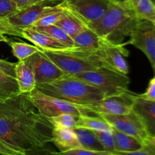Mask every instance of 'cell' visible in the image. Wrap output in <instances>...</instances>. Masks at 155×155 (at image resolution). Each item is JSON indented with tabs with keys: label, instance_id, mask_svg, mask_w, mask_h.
I'll return each mask as SVG.
<instances>
[{
	"label": "cell",
	"instance_id": "40",
	"mask_svg": "<svg viewBox=\"0 0 155 155\" xmlns=\"http://www.w3.org/2000/svg\"><path fill=\"white\" fill-rule=\"evenodd\" d=\"M107 1L117 7L124 9V10L133 12L130 0H107Z\"/></svg>",
	"mask_w": 155,
	"mask_h": 155
},
{
	"label": "cell",
	"instance_id": "24",
	"mask_svg": "<svg viewBox=\"0 0 155 155\" xmlns=\"http://www.w3.org/2000/svg\"><path fill=\"white\" fill-rule=\"evenodd\" d=\"M21 93L16 79L0 71V101L18 96Z\"/></svg>",
	"mask_w": 155,
	"mask_h": 155
},
{
	"label": "cell",
	"instance_id": "33",
	"mask_svg": "<svg viewBox=\"0 0 155 155\" xmlns=\"http://www.w3.org/2000/svg\"><path fill=\"white\" fill-rule=\"evenodd\" d=\"M51 155H113L107 151H94L83 148H74L66 151H51Z\"/></svg>",
	"mask_w": 155,
	"mask_h": 155
},
{
	"label": "cell",
	"instance_id": "10",
	"mask_svg": "<svg viewBox=\"0 0 155 155\" xmlns=\"http://www.w3.org/2000/svg\"><path fill=\"white\" fill-rule=\"evenodd\" d=\"M63 8L61 2H45L18 10L7 18L9 24L21 29L32 27L37 21L48 14Z\"/></svg>",
	"mask_w": 155,
	"mask_h": 155
},
{
	"label": "cell",
	"instance_id": "15",
	"mask_svg": "<svg viewBox=\"0 0 155 155\" xmlns=\"http://www.w3.org/2000/svg\"><path fill=\"white\" fill-rule=\"evenodd\" d=\"M35 110L27 93H21L18 96L0 101V120L13 118Z\"/></svg>",
	"mask_w": 155,
	"mask_h": 155
},
{
	"label": "cell",
	"instance_id": "22",
	"mask_svg": "<svg viewBox=\"0 0 155 155\" xmlns=\"http://www.w3.org/2000/svg\"><path fill=\"white\" fill-rule=\"evenodd\" d=\"M54 25L60 27L72 39L83 31L85 29L87 28V27L80 19L67 10L64 15Z\"/></svg>",
	"mask_w": 155,
	"mask_h": 155
},
{
	"label": "cell",
	"instance_id": "20",
	"mask_svg": "<svg viewBox=\"0 0 155 155\" xmlns=\"http://www.w3.org/2000/svg\"><path fill=\"white\" fill-rule=\"evenodd\" d=\"M114 138L115 150L118 152H132L144 147V144L136 138L122 133L116 129H112Z\"/></svg>",
	"mask_w": 155,
	"mask_h": 155
},
{
	"label": "cell",
	"instance_id": "43",
	"mask_svg": "<svg viewBox=\"0 0 155 155\" xmlns=\"http://www.w3.org/2000/svg\"><path fill=\"white\" fill-rule=\"evenodd\" d=\"M154 75H155V71H154Z\"/></svg>",
	"mask_w": 155,
	"mask_h": 155
},
{
	"label": "cell",
	"instance_id": "35",
	"mask_svg": "<svg viewBox=\"0 0 155 155\" xmlns=\"http://www.w3.org/2000/svg\"><path fill=\"white\" fill-rule=\"evenodd\" d=\"M15 68H16V63L8 61L6 60L0 59V71L5 73L7 75L15 78Z\"/></svg>",
	"mask_w": 155,
	"mask_h": 155
},
{
	"label": "cell",
	"instance_id": "17",
	"mask_svg": "<svg viewBox=\"0 0 155 155\" xmlns=\"http://www.w3.org/2000/svg\"><path fill=\"white\" fill-rule=\"evenodd\" d=\"M74 47L71 49L84 51H101L104 39L89 28L85 29L74 38Z\"/></svg>",
	"mask_w": 155,
	"mask_h": 155
},
{
	"label": "cell",
	"instance_id": "38",
	"mask_svg": "<svg viewBox=\"0 0 155 155\" xmlns=\"http://www.w3.org/2000/svg\"><path fill=\"white\" fill-rule=\"evenodd\" d=\"M142 98L145 99L151 100V101H155V76L153 77L149 82L147 90L145 91V93L140 95Z\"/></svg>",
	"mask_w": 155,
	"mask_h": 155
},
{
	"label": "cell",
	"instance_id": "11",
	"mask_svg": "<svg viewBox=\"0 0 155 155\" xmlns=\"http://www.w3.org/2000/svg\"><path fill=\"white\" fill-rule=\"evenodd\" d=\"M113 128L136 138L145 145L150 137L142 121L133 110L126 114L100 115Z\"/></svg>",
	"mask_w": 155,
	"mask_h": 155
},
{
	"label": "cell",
	"instance_id": "25",
	"mask_svg": "<svg viewBox=\"0 0 155 155\" xmlns=\"http://www.w3.org/2000/svg\"><path fill=\"white\" fill-rule=\"evenodd\" d=\"M76 127L89 129L94 131L112 130L113 127L99 116H79Z\"/></svg>",
	"mask_w": 155,
	"mask_h": 155
},
{
	"label": "cell",
	"instance_id": "2",
	"mask_svg": "<svg viewBox=\"0 0 155 155\" xmlns=\"http://www.w3.org/2000/svg\"><path fill=\"white\" fill-rule=\"evenodd\" d=\"M36 89L50 96L80 106L92 104L106 97L98 88L69 74L51 83L37 85Z\"/></svg>",
	"mask_w": 155,
	"mask_h": 155
},
{
	"label": "cell",
	"instance_id": "27",
	"mask_svg": "<svg viewBox=\"0 0 155 155\" xmlns=\"http://www.w3.org/2000/svg\"><path fill=\"white\" fill-rule=\"evenodd\" d=\"M13 54L18 61H24L33 55L36 52L41 51V48L36 45H30L25 42H9Z\"/></svg>",
	"mask_w": 155,
	"mask_h": 155
},
{
	"label": "cell",
	"instance_id": "13",
	"mask_svg": "<svg viewBox=\"0 0 155 155\" xmlns=\"http://www.w3.org/2000/svg\"><path fill=\"white\" fill-rule=\"evenodd\" d=\"M125 45L126 43L116 45L105 40L101 51L104 61L112 70L127 75L129 65L125 58L128 57L130 51L126 48Z\"/></svg>",
	"mask_w": 155,
	"mask_h": 155
},
{
	"label": "cell",
	"instance_id": "29",
	"mask_svg": "<svg viewBox=\"0 0 155 155\" xmlns=\"http://www.w3.org/2000/svg\"><path fill=\"white\" fill-rule=\"evenodd\" d=\"M99 140L100 143L104 147V150L107 152L114 154L116 153L115 150L114 138L112 130L106 131H94Z\"/></svg>",
	"mask_w": 155,
	"mask_h": 155
},
{
	"label": "cell",
	"instance_id": "30",
	"mask_svg": "<svg viewBox=\"0 0 155 155\" xmlns=\"http://www.w3.org/2000/svg\"><path fill=\"white\" fill-rule=\"evenodd\" d=\"M62 6H63V5H62ZM65 12H66V10H65L63 6V8L61 9V10L51 12V13H49L48 15H45L44 17H42L39 21H36L32 27H42V26H48L55 24L64 15Z\"/></svg>",
	"mask_w": 155,
	"mask_h": 155
},
{
	"label": "cell",
	"instance_id": "14",
	"mask_svg": "<svg viewBox=\"0 0 155 155\" xmlns=\"http://www.w3.org/2000/svg\"><path fill=\"white\" fill-rule=\"evenodd\" d=\"M133 110L142 121L149 137L155 138V101L145 99L137 94Z\"/></svg>",
	"mask_w": 155,
	"mask_h": 155
},
{
	"label": "cell",
	"instance_id": "21",
	"mask_svg": "<svg viewBox=\"0 0 155 155\" xmlns=\"http://www.w3.org/2000/svg\"><path fill=\"white\" fill-rule=\"evenodd\" d=\"M80 145L83 148L94 151H106L101 145L94 130L89 129L76 127L74 129Z\"/></svg>",
	"mask_w": 155,
	"mask_h": 155
},
{
	"label": "cell",
	"instance_id": "34",
	"mask_svg": "<svg viewBox=\"0 0 155 155\" xmlns=\"http://www.w3.org/2000/svg\"><path fill=\"white\" fill-rule=\"evenodd\" d=\"M18 10L12 0H0V18H7Z\"/></svg>",
	"mask_w": 155,
	"mask_h": 155
},
{
	"label": "cell",
	"instance_id": "31",
	"mask_svg": "<svg viewBox=\"0 0 155 155\" xmlns=\"http://www.w3.org/2000/svg\"><path fill=\"white\" fill-rule=\"evenodd\" d=\"M22 30L9 24L6 18H0V33L23 38Z\"/></svg>",
	"mask_w": 155,
	"mask_h": 155
},
{
	"label": "cell",
	"instance_id": "16",
	"mask_svg": "<svg viewBox=\"0 0 155 155\" xmlns=\"http://www.w3.org/2000/svg\"><path fill=\"white\" fill-rule=\"evenodd\" d=\"M23 38L33 42L36 46L42 50L48 51H61L71 49L61 42L50 37L48 35L37 31L33 27H27L22 30Z\"/></svg>",
	"mask_w": 155,
	"mask_h": 155
},
{
	"label": "cell",
	"instance_id": "42",
	"mask_svg": "<svg viewBox=\"0 0 155 155\" xmlns=\"http://www.w3.org/2000/svg\"><path fill=\"white\" fill-rule=\"evenodd\" d=\"M113 155H117V154H113Z\"/></svg>",
	"mask_w": 155,
	"mask_h": 155
},
{
	"label": "cell",
	"instance_id": "28",
	"mask_svg": "<svg viewBox=\"0 0 155 155\" xmlns=\"http://www.w3.org/2000/svg\"><path fill=\"white\" fill-rule=\"evenodd\" d=\"M78 117L79 116L71 114H62L48 120L54 127L74 130V128H76Z\"/></svg>",
	"mask_w": 155,
	"mask_h": 155
},
{
	"label": "cell",
	"instance_id": "23",
	"mask_svg": "<svg viewBox=\"0 0 155 155\" xmlns=\"http://www.w3.org/2000/svg\"><path fill=\"white\" fill-rule=\"evenodd\" d=\"M132 9L139 20L150 21L155 25V3L152 0H130Z\"/></svg>",
	"mask_w": 155,
	"mask_h": 155
},
{
	"label": "cell",
	"instance_id": "26",
	"mask_svg": "<svg viewBox=\"0 0 155 155\" xmlns=\"http://www.w3.org/2000/svg\"><path fill=\"white\" fill-rule=\"evenodd\" d=\"M34 28L37 31L41 32L42 33L48 35L50 37L53 38L55 40L61 42L64 45H67L69 48H73L74 47V39L68 36L63 30L58 27V26L54 25H48V26H42V27H30Z\"/></svg>",
	"mask_w": 155,
	"mask_h": 155
},
{
	"label": "cell",
	"instance_id": "32",
	"mask_svg": "<svg viewBox=\"0 0 155 155\" xmlns=\"http://www.w3.org/2000/svg\"><path fill=\"white\" fill-rule=\"evenodd\" d=\"M115 154L117 155H155V138H150L143 148L137 151L132 152H118Z\"/></svg>",
	"mask_w": 155,
	"mask_h": 155
},
{
	"label": "cell",
	"instance_id": "8",
	"mask_svg": "<svg viewBox=\"0 0 155 155\" xmlns=\"http://www.w3.org/2000/svg\"><path fill=\"white\" fill-rule=\"evenodd\" d=\"M137 94L130 90L119 95L105 97L92 104L82 106L92 116L126 114L133 110V103Z\"/></svg>",
	"mask_w": 155,
	"mask_h": 155
},
{
	"label": "cell",
	"instance_id": "18",
	"mask_svg": "<svg viewBox=\"0 0 155 155\" xmlns=\"http://www.w3.org/2000/svg\"><path fill=\"white\" fill-rule=\"evenodd\" d=\"M51 142L58 148L59 151L82 148L73 129L53 127Z\"/></svg>",
	"mask_w": 155,
	"mask_h": 155
},
{
	"label": "cell",
	"instance_id": "7",
	"mask_svg": "<svg viewBox=\"0 0 155 155\" xmlns=\"http://www.w3.org/2000/svg\"><path fill=\"white\" fill-rule=\"evenodd\" d=\"M61 3L87 27L99 21L110 5L107 0H63Z\"/></svg>",
	"mask_w": 155,
	"mask_h": 155
},
{
	"label": "cell",
	"instance_id": "37",
	"mask_svg": "<svg viewBox=\"0 0 155 155\" xmlns=\"http://www.w3.org/2000/svg\"><path fill=\"white\" fill-rule=\"evenodd\" d=\"M24 154L21 151L13 148L0 139V154L1 155H21Z\"/></svg>",
	"mask_w": 155,
	"mask_h": 155
},
{
	"label": "cell",
	"instance_id": "3",
	"mask_svg": "<svg viewBox=\"0 0 155 155\" xmlns=\"http://www.w3.org/2000/svg\"><path fill=\"white\" fill-rule=\"evenodd\" d=\"M139 19L132 11H127L110 3L104 16L88 28L95 31L104 40L112 44H122Z\"/></svg>",
	"mask_w": 155,
	"mask_h": 155
},
{
	"label": "cell",
	"instance_id": "36",
	"mask_svg": "<svg viewBox=\"0 0 155 155\" xmlns=\"http://www.w3.org/2000/svg\"><path fill=\"white\" fill-rule=\"evenodd\" d=\"M12 1L16 4L18 10H20V9H23L29 6L40 4L45 2H62L63 0H12Z\"/></svg>",
	"mask_w": 155,
	"mask_h": 155
},
{
	"label": "cell",
	"instance_id": "6",
	"mask_svg": "<svg viewBox=\"0 0 155 155\" xmlns=\"http://www.w3.org/2000/svg\"><path fill=\"white\" fill-rule=\"evenodd\" d=\"M27 95L35 109L47 119L62 114H71L77 116H92L82 106L76 105L64 100L50 96L36 89L27 93Z\"/></svg>",
	"mask_w": 155,
	"mask_h": 155
},
{
	"label": "cell",
	"instance_id": "39",
	"mask_svg": "<svg viewBox=\"0 0 155 155\" xmlns=\"http://www.w3.org/2000/svg\"><path fill=\"white\" fill-rule=\"evenodd\" d=\"M51 148H47L46 145L41 148H35V149L29 150V151H26L24 154L21 155H51Z\"/></svg>",
	"mask_w": 155,
	"mask_h": 155
},
{
	"label": "cell",
	"instance_id": "19",
	"mask_svg": "<svg viewBox=\"0 0 155 155\" xmlns=\"http://www.w3.org/2000/svg\"><path fill=\"white\" fill-rule=\"evenodd\" d=\"M15 79L21 93H29L36 87L35 76L25 60L18 61L15 68Z\"/></svg>",
	"mask_w": 155,
	"mask_h": 155
},
{
	"label": "cell",
	"instance_id": "12",
	"mask_svg": "<svg viewBox=\"0 0 155 155\" xmlns=\"http://www.w3.org/2000/svg\"><path fill=\"white\" fill-rule=\"evenodd\" d=\"M35 76L36 86L48 83L66 75L52 61L45 56L42 51L36 52L26 59Z\"/></svg>",
	"mask_w": 155,
	"mask_h": 155
},
{
	"label": "cell",
	"instance_id": "5",
	"mask_svg": "<svg viewBox=\"0 0 155 155\" xmlns=\"http://www.w3.org/2000/svg\"><path fill=\"white\" fill-rule=\"evenodd\" d=\"M73 76L101 89L106 97L129 91L130 80L128 76L104 67Z\"/></svg>",
	"mask_w": 155,
	"mask_h": 155
},
{
	"label": "cell",
	"instance_id": "4",
	"mask_svg": "<svg viewBox=\"0 0 155 155\" xmlns=\"http://www.w3.org/2000/svg\"><path fill=\"white\" fill-rule=\"evenodd\" d=\"M41 51L65 74L69 75H75L103 67L111 69L104 61L101 51H84L74 49L61 51L41 49Z\"/></svg>",
	"mask_w": 155,
	"mask_h": 155
},
{
	"label": "cell",
	"instance_id": "41",
	"mask_svg": "<svg viewBox=\"0 0 155 155\" xmlns=\"http://www.w3.org/2000/svg\"><path fill=\"white\" fill-rule=\"evenodd\" d=\"M9 39L5 36V34L0 33V42H6V43H9Z\"/></svg>",
	"mask_w": 155,
	"mask_h": 155
},
{
	"label": "cell",
	"instance_id": "1",
	"mask_svg": "<svg viewBox=\"0 0 155 155\" xmlns=\"http://www.w3.org/2000/svg\"><path fill=\"white\" fill-rule=\"evenodd\" d=\"M53 125L36 110L0 120V139L18 151L41 148L51 142Z\"/></svg>",
	"mask_w": 155,
	"mask_h": 155
},
{
	"label": "cell",
	"instance_id": "9",
	"mask_svg": "<svg viewBox=\"0 0 155 155\" xmlns=\"http://www.w3.org/2000/svg\"><path fill=\"white\" fill-rule=\"evenodd\" d=\"M133 45L146 55L155 71V25L150 21L139 20L126 45Z\"/></svg>",
	"mask_w": 155,
	"mask_h": 155
}]
</instances>
